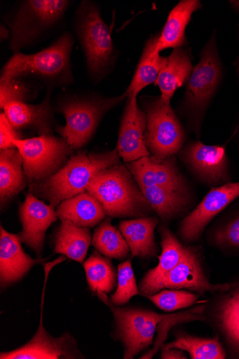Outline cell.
Returning <instances> with one entry per match:
<instances>
[{
  "label": "cell",
  "instance_id": "836d02e7",
  "mask_svg": "<svg viewBox=\"0 0 239 359\" xmlns=\"http://www.w3.org/2000/svg\"><path fill=\"white\" fill-rule=\"evenodd\" d=\"M159 309L172 312L194 305L198 299L195 293L184 290H163L147 297Z\"/></svg>",
  "mask_w": 239,
  "mask_h": 359
},
{
  "label": "cell",
  "instance_id": "52a82bcc",
  "mask_svg": "<svg viewBox=\"0 0 239 359\" xmlns=\"http://www.w3.org/2000/svg\"><path fill=\"white\" fill-rule=\"evenodd\" d=\"M71 2L67 0H25L6 16L11 32L9 49L20 53L36 43L63 18Z\"/></svg>",
  "mask_w": 239,
  "mask_h": 359
},
{
  "label": "cell",
  "instance_id": "5bb4252c",
  "mask_svg": "<svg viewBox=\"0 0 239 359\" xmlns=\"http://www.w3.org/2000/svg\"><path fill=\"white\" fill-rule=\"evenodd\" d=\"M146 126V115L138 104L137 96L128 95L116 148L125 164L150 156L145 142Z\"/></svg>",
  "mask_w": 239,
  "mask_h": 359
},
{
  "label": "cell",
  "instance_id": "484cf974",
  "mask_svg": "<svg viewBox=\"0 0 239 359\" xmlns=\"http://www.w3.org/2000/svg\"><path fill=\"white\" fill-rule=\"evenodd\" d=\"M60 219H66L84 228H93L106 218V212L100 202L88 191L66 200L56 208Z\"/></svg>",
  "mask_w": 239,
  "mask_h": 359
},
{
  "label": "cell",
  "instance_id": "44dd1931",
  "mask_svg": "<svg viewBox=\"0 0 239 359\" xmlns=\"http://www.w3.org/2000/svg\"><path fill=\"white\" fill-rule=\"evenodd\" d=\"M163 223L184 218L196 202L193 190H175L161 187L140 188Z\"/></svg>",
  "mask_w": 239,
  "mask_h": 359
},
{
  "label": "cell",
  "instance_id": "d6986e66",
  "mask_svg": "<svg viewBox=\"0 0 239 359\" xmlns=\"http://www.w3.org/2000/svg\"><path fill=\"white\" fill-rule=\"evenodd\" d=\"M158 232L161 246L158 264L144 276L139 286L140 294L146 297L158 292L161 281L182 262L188 249V246L182 243L169 229L167 224L162 222Z\"/></svg>",
  "mask_w": 239,
  "mask_h": 359
},
{
  "label": "cell",
  "instance_id": "8992f818",
  "mask_svg": "<svg viewBox=\"0 0 239 359\" xmlns=\"http://www.w3.org/2000/svg\"><path fill=\"white\" fill-rule=\"evenodd\" d=\"M221 78V65L216 35L213 36L200 54V61L193 68L186 93L178 112L186 119L189 132L200 137L205 116Z\"/></svg>",
  "mask_w": 239,
  "mask_h": 359
},
{
  "label": "cell",
  "instance_id": "d6a6232c",
  "mask_svg": "<svg viewBox=\"0 0 239 359\" xmlns=\"http://www.w3.org/2000/svg\"><path fill=\"white\" fill-rule=\"evenodd\" d=\"M41 83L22 79H0V108L2 110L11 102L29 103L36 99Z\"/></svg>",
  "mask_w": 239,
  "mask_h": 359
},
{
  "label": "cell",
  "instance_id": "4fadbf2b",
  "mask_svg": "<svg viewBox=\"0 0 239 359\" xmlns=\"http://www.w3.org/2000/svg\"><path fill=\"white\" fill-rule=\"evenodd\" d=\"M239 198V182L212 188L203 200L179 224L178 235L184 245L198 242L205 228Z\"/></svg>",
  "mask_w": 239,
  "mask_h": 359
},
{
  "label": "cell",
  "instance_id": "ac0fdd59",
  "mask_svg": "<svg viewBox=\"0 0 239 359\" xmlns=\"http://www.w3.org/2000/svg\"><path fill=\"white\" fill-rule=\"evenodd\" d=\"M44 259H34L22 249L19 235L8 233L0 226V284L6 288L20 281L33 266Z\"/></svg>",
  "mask_w": 239,
  "mask_h": 359
},
{
  "label": "cell",
  "instance_id": "2e32d148",
  "mask_svg": "<svg viewBox=\"0 0 239 359\" xmlns=\"http://www.w3.org/2000/svg\"><path fill=\"white\" fill-rule=\"evenodd\" d=\"M19 213L22 226L18 234L20 240L41 258L47 231L59 218L55 208L28 192Z\"/></svg>",
  "mask_w": 239,
  "mask_h": 359
},
{
  "label": "cell",
  "instance_id": "ab89813d",
  "mask_svg": "<svg viewBox=\"0 0 239 359\" xmlns=\"http://www.w3.org/2000/svg\"><path fill=\"white\" fill-rule=\"evenodd\" d=\"M230 3L233 8L239 11V1H231Z\"/></svg>",
  "mask_w": 239,
  "mask_h": 359
},
{
  "label": "cell",
  "instance_id": "83f0119b",
  "mask_svg": "<svg viewBox=\"0 0 239 359\" xmlns=\"http://www.w3.org/2000/svg\"><path fill=\"white\" fill-rule=\"evenodd\" d=\"M60 220L54 238V252L78 263H83L92 243L89 228L78 226L66 219Z\"/></svg>",
  "mask_w": 239,
  "mask_h": 359
},
{
  "label": "cell",
  "instance_id": "7a4b0ae2",
  "mask_svg": "<svg viewBox=\"0 0 239 359\" xmlns=\"http://www.w3.org/2000/svg\"><path fill=\"white\" fill-rule=\"evenodd\" d=\"M73 35L65 32L52 45L33 54H14L4 65L0 79H33L48 89L74 83Z\"/></svg>",
  "mask_w": 239,
  "mask_h": 359
},
{
  "label": "cell",
  "instance_id": "f546056e",
  "mask_svg": "<svg viewBox=\"0 0 239 359\" xmlns=\"http://www.w3.org/2000/svg\"><path fill=\"white\" fill-rule=\"evenodd\" d=\"M96 250L107 257L124 259L130 248L121 232L111 223V217L97 225L92 237Z\"/></svg>",
  "mask_w": 239,
  "mask_h": 359
},
{
  "label": "cell",
  "instance_id": "d4e9b609",
  "mask_svg": "<svg viewBox=\"0 0 239 359\" xmlns=\"http://www.w3.org/2000/svg\"><path fill=\"white\" fill-rule=\"evenodd\" d=\"M217 302L212 317L233 353L239 357V283L231 285Z\"/></svg>",
  "mask_w": 239,
  "mask_h": 359
},
{
  "label": "cell",
  "instance_id": "1f68e13d",
  "mask_svg": "<svg viewBox=\"0 0 239 359\" xmlns=\"http://www.w3.org/2000/svg\"><path fill=\"white\" fill-rule=\"evenodd\" d=\"M187 351L192 359H224L226 352L218 337L203 339L186 334H179L176 339L162 346Z\"/></svg>",
  "mask_w": 239,
  "mask_h": 359
},
{
  "label": "cell",
  "instance_id": "e575fe53",
  "mask_svg": "<svg viewBox=\"0 0 239 359\" xmlns=\"http://www.w3.org/2000/svg\"><path fill=\"white\" fill-rule=\"evenodd\" d=\"M140 293L136 283L131 259H128L118 267V287L114 294L111 297V302L116 306L127 304L133 297Z\"/></svg>",
  "mask_w": 239,
  "mask_h": 359
},
{
  "label": "cell",
  "instance_id": "7c38bea8",
  "mask_svg": "<svg viewBox=\"0 0 239 359\" xmlns=\"http://www.w3.org/2000/svg\"><path fill=\"white\" fill-rule=\"evenodd\" d=\"M52 269H45V282L41 302V314L39 328L32 339L26 344L11 351L1 352V359H75L85 358L78 348L74 337L69 333L55 338L50 335L43 325V306L46 289Z\"/></svg>",
  "mask_w": 239,
  "mask_h": 359
},
{
  "label": "cell",
  "instance_id": "8d00e7d4",
  "mask_svg": "<svg viewBox=\"0 0 239 359\" xmlns=\"http://www.w3.org/2000/svg\"><path fill=\"white\" fill-rule=\"evenodd\" d=\"M4 111L0 114V150L15 149V142L22 140Z\"/></svg>",
  "mask_w": 239,
  "mask_h": 359
},
{
  "label": "cell",
  "instance_id": "30bf717a",
  "mask_svg": "<svg viewBox=\"0 0 239 359\" xmlns=\"http://www.w3.org/2000/svg\"><path fill=\"white\" fill-rule=\"evenodd\" d=\"M15 146L23 158L24 172L29 184L57 173L75 151L64 139L54 135L17 140Z\"/></svg>",
  "mask_w": 239,
  "mask_h": 359
},
{
  "label": "cell",
  "instance_id": "9a60e30c",
  "mask_svg": "<svg viewBox=\"0 0 239 359\" xmlns=\"http://www.w3.org/2000/svg\"><path fill=\"white\" fill-rule=\"evenodd\" d=\"M140 188L161 187L175 190H192L189 181L182 172L178 156L158 162L150 156L125 164Z\"/></svg>",
  "mask_w": 239,
  "mask_h": 359
},
{
  "label": "cell",
  "instance_id": "e0dca14e",
  "mask_svg": "<svg viewBox=\"0 0 239 359\" xmlns=\"http://www.w3.org/2000/svg\"><path fill=\"white\" fill-rule=\"evenodd\" d=\"M230 284H212L203 266L200 248L188 246L187 252L182 262L170 271L161 281L158 292L163 289H187L201 295L206 292L227 291Z\"/></svg>",
  "mask_w": 239,
  "mask_h": 359
},
{
  "label": "cell",
  "instance_id": "6da1fadb",
  "mask_svg": "<svg viewBox=\"0 0 239 359\" xmlns=\"http://www.w3.org/2000/svg\"><path fill=\"white\" fill-rule=\"evenodd\" d=\"M122 164L117 151L88 152L79 150L53 176L29 184V192L56 208L63 201L86 191L101 170Z\"/></svg>",
  "mask_w": 239,
  "mask_h": 359
},
{
  "label": "cell",
  "instance_id": "d590c367",
  "mask_svg": "<svg viewBox=\"0 0 239 359\" xmlns=\"http://www.w3.org/2000/svg\"><path fill=\"white\" fill-rule=\"evenodd\" d=\"M208 240L221 249L239 250V214L215 226Z\"/></svg>",
  "mask_w": 239,
  "mask_h": 359
},
{
  "label": "cell",
  "instance_id": "4316f807",
  "mask_svg": "<svg viewBox=\"0 0 239 359\" xmlns=\"http://www.w3.org/2000/svg\"><path fill=\"white\" fill-rule=\"evenodd\" d=\"M24 160L16 149L0 150V203L2 208L29 184Z\"/></svg>",
  "mask_w": 239,
  "mask_h": 359
},
{
  "label": "cell",
  "instance_id": "5b68a950",
  "mask_svg": "<svg viewBox=\"0 0 239 359\" xmlns=\"http://www.w3.org/2000/svg\"><path fill=\"white\" fill-rule=\"evenodd\" d=\"M127 97L125 91L115 97L96 93L63 96L55 110L63 114L66 123L55 126L56 133L74 150H81L93 139L102 119Z\"/></svg>",
  "mask_w": 239,
  "mask_h": 359
},
{
  "label": "cell",
  "instance_id": "cb8c5ba5",
  "mask_svg": "<svg viewBox=\"0 0 239 359\" xmlns=\"http://www.w3.org/2000/svg\"><path fill=\"white\" fill-rule=\"evenodd\" d=\"M201 8L198 0H182L174 8L159 34L156 52L161 53L166 49L185 47L187 45L186 27L193 14Z\"/></svg>",
  "mask_w": 239,
  "mask_h": 359
},
{
  "label": "cell",
  "instance_id": "ba28073f",
  "mask_svg": "<svg viewBox=\"0 0 239 359\" xmlns=\"http://www.w3.org/2000/svg\"><path fill=\"white\" fill-rule=\"evenodd\" d=\"M140 101L146 115L145 142L150 156L158 162L177 156L186 143L187 135L172 105L161 96L144 95Z\"/></svg>",
  "mask_w": 239,
  "mask_h": 359
},
{
  "label": "cell",
  "instance_id": "603a6c76",
  "mask_svg": "<svg viewBox=\"0 0 239 359\" xmlns=\"http://www.w3.org/2000/svg\"><path fill=\"white\" fill-rule=\"evenodd\" d=\"M191 50L186 47L175 48L167 57L155 85L161 91L163 101L170 104L176 90L188 82L193 70Z\"/></svg>",
  "mask_w": 239,
  "mask_h": 359
},
{
  "label": "cell",
  "instance_id": "ffe728a7",
  "mask_svg": "<svg viewBox=\"0 0 239 359\" xmlns=\"http://www.w3.org/2000/svg\"><path fill=\"white\" fill-rule=\"evenodd\" d=\"M52 89H48L43 101L38 104L11 102L4 109V112L18 130H32L39 136H53L55 126Z\"/></svg>",
  "mask_w": 239,
  "mask_h": 359
},
{
  "label": "cell",
  "instance_id": "4dcf8cb0",
  "mask_svg": "<svg viewBox=\"0 0 239 359\" xmlns=\"http://www.w3.org/2000/svg\"><path fill=\"white\" fill-rule=\"evenodd\" d=\"M88 285L93 292L109 293L116 283V276L111 260L95 250L83 264Z\"/></svg>",
  "mask_w": 239,
  "mask_h": 359
},
{
  "label": "cell",
  "instance_id": "3957f363",
  "mask_svg": "<svg viewBox=\"0 0 239 359\" xmlns=\"http://www.w3.org/2000/svg\"><path fill=\"white\" fill-rule=\"evenodd\" d=\"M86 191L111 218H139L155 213L133 177L122 164L99 172Z\"/></svg>",
  "mask_w": 239,
  "mask_h": 359
},
{
  "label": "cell",
  "instance_id": "f1b7e54d",
  "mask_svg": "<svg viewBox=\"0 0 239 359\" xmlns=\"http://www.w3.org/2000/svg\"><path fill=\"white\" fill-rule=\"evenodd\" d=\"M159 35L151 36L146 43L139 62L125 93L127 95L138 96L148 86L155 83L167 62L156 52Z\"/></svg>",
  "mask_w": 239,
  "mask_h": 359
},
{
  "label": "cell",
  "instance_id": "277c9868",
  "mask_svg": "<svg viewBox=\"0 0 239 359\" xmlns=\"http://www.w3.org/2000/svg\"><path fill=\"white\" fill-rule=\"evenodd\" d=\"M74 29L89 77L97 84L113 72L118 57L111 30L102 19L99 6L88 0H83L76 11Z\"/></svg>",
  "mask_w": 239,
  "mask_h": 359
},
{
  "label": "cell",
  "instance_id": "8fae6325",
  "mask_svg": "<svg viewBox=\"0 0 239 359\" xmlns=\"http://www.w3.org/2000/svg\"><path fill=\"white\" fill-rule=\"evenodd\" d=\"M177 156L190 175L203 186L214 188L230 182L226 146L190 141Z\"/></svg>",
  "mask_w": 239,
  "mask_h": 359
},
{
  "label": "cell",
  "instance_id": "74e56055",
  "mask_svg": "<svg viewBox=\"0 0 239 359\" xmlns=\"http://www.w3.org/2000/svg\"><path fill=\"white\" fill-rule=\"evenodd\" d=\"M161 358L163 359H187L184 351L179 348H162Z\"/></svg>",
  "mask_w": 239,
  "mask_h": 359
},
{
  "label": "cell",
  "instance_id": "9c48e42d",
  "mask_svg": "<svg viewBox=\"0 0 239 359\" xmlns=\"http://www.w3.org/2000/svg\"><path fill=\"white\" fill-rule=\"evenodd\" d=\"M95 294L113 312L116 327V337L124 348L123 358L132 359L153 344L158 324L168 315L135 308H121L113 304L107 293Z\"/></svg>",
  "mask_w": 239,
  "mask_h": 359
},
{
  "label": "cell",
  "instance_id": "7402d4cb",
  "mask_svg": "<svg viewBox=\"0 0 239 359\" xmlns=\"http://www.w3.org/2000/svg\"><path fill=\"white\" fill-rule=\"evenodd\" d=\"M160 219L154 216L123 220L118 229L130 248L132 257L150 259L157 256L158 250L155 240V230Z\"/></svg>",
  "mask_w": 239,
  "mask_h": 359
},
{
  "label": "cell",
  "instance_id": "f35d334b",
  "mask_svg": "<svg viewBox=\"0 0 239 359\" xmlns=\"http://www.w3.org/2000/svg\"><path fill=\"white\" fill-rule=\"evenodd\" d=\"M11 39V32L9 28L4 25L0 26V41L4 42Z\"/></svg>",
  "mask_w": 239,
  "mask_h": 359
}]
</instances>
